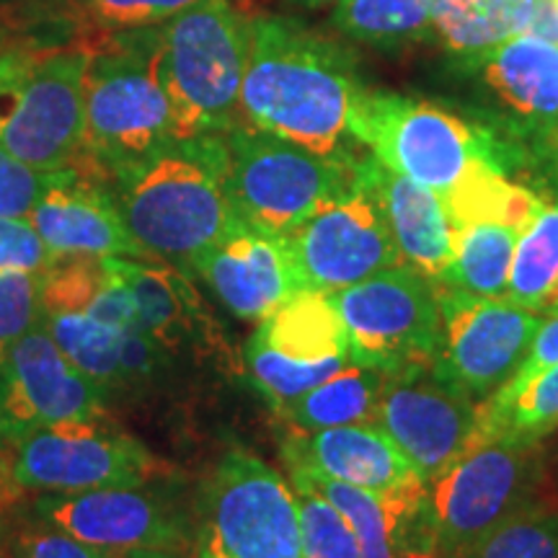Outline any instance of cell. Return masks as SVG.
Listing matches in <instances>:
<instances>
[{
    "mask_svg": "<svg viewBox=\"0 0 558 558\" xmlns=\"http://www.w3.org/2000/svg\"><path fill=\"white\" fill-rule=\"evenodd\" d=\"M522 226L507 220H473L452 228V259L435 288L465 298H507L509 271Z\"/></svg>",
    "mask_w": 558,
    "mask_h": 558,
    "instance_id": "cell-24",
    "label": "cell"
},
{
    "mask_svg": "<svg viewBox=\"0 0 558 558\" xmlns=\"http://www.w3.org/2000/svg\"><path fill=\"white\" fill-rule=\"evenodd\" d=\"M60 177L62 171H39L0 148V218H29Z\"/></svg>",
    "mask_w": 558,
    "mask_h": 558,
    "instance_id": "cell-35",
    "label": "cell"
},
{
    "mask_svg": "<svg viewBox=\"0 0 558 558\" xmlns=\"http://www.w3.org/2000/svg\"><path fill=\"white\" fill-rule=\"evenodd\" d=\"M186 271H194L235 318L251 324L271 316L300 292L284 241L243 220L194 256Z\"/></svg>",
    "mask_w": 558,
    "mask_h": 558,
    "instance_id": "cell-19",
    "label": "cell"
},
{
    "mask_svg": "<svg viewBox=\"0 0 558 558\" xmlns=\"http://www.w3.org/2000/svg\"><path fill=\"white\" fill-rule=\"evenodd\" d=\"M507 298L541 313L558 308V202L543 205L522 230Z\"/></svg>",
    "mask_w": 558,
    "mask_h": 558,
    "instance_id": "cell-28",
    "label": "cell"
},
{
    "mask_svg": "<svg viewBox=\"0 0 558 558\" xmlns=\"http://www.w3.org/2000/svg\"><path fill=\"white\" fill-rule=\"evenodd\" d=\"M160 32L111 34L90 50L83 156L104 173L137 163L173 137V114L158 65Z\"/></svg>",
    "mask_w": 558,
    "mask_h": 558,
    "instance_id": "cell-4",
    "label": "cell"
},
{
    "mask_svg": "<svg viewBox=\"0 0 558 558\" xmlns=\"http://www.w3.org/2000/svg\"><path fill=\"white\" fill-rule=\"evenodd\" d=\"M331 24L344 37L375 47L435 37L427 0H339Z\"/></svg>",
    "mask_w": 558,
    "mask_h": 558,
    "instance_id": "cell-29",
    "label": "cell"
},
{
    "mask_svg": "<svg viewBox=\"0 0 558 558\" xmlns=\"http://www.w3.org/2000/svg\"><path fill=\"white\" fill-rule=\"evenodd\" d=\"M0 558H3V556H0Z\"/></svg>",
    "mask_w": 558,
    "mask_h": 558,
    "instance_id": "cell-45",
    "label": "cell"
},
{
    "mask_svg": "<svg viewBox=\"0 0 558 558\" xmlns=\"http://www.w3.org/2000/svg\"><path fill=\"white\" fill-rule=\"evenodd\" d=\"M111 396L37 326L9 349L0 365V411L5 450L41 427L109 414Z\"/></svg>",
    "mask_w": 558,
    "mask_h": 558,
    "instance_id": "cell-16",
    "label": "cell"
},
{
    "mask_svg": "<svg viewBox=\"0 0 558 558\" xmlns=\"http://www.w3.org/2000/svg\"><path fill=\"white\" fill-rule=\"evenodd\" d=\"M160 78L173 137L226 135L241 124L248 16L230 0H199L158 26Z\"/></svg>",
    "mask_w": 558,
    "mask_h": 558,
    "instance_id": "cell-3",
    "label": "cell"
},
{
    "mask_svg": "<svg viewBox=\"0 0 558 558\" xmlns=\"http://www.w3.org/2000/svg\"><path fill=\"white\" fill-rule=\"evenodd\" d=\"M530 9H533V0H478L473 9L437 21L435 37L450 52L469 58V54L484 52L488 47L520 37Z\"/></svg>",
    "mask_w": 558,
    "mask_h": 558,
    "instance_id": "cell-30",
    "label": "cell"
},
{
    "mask_svg": "<svg viewBox=\"0 0 558 558\" xmlns=\"http://www.w3.org/2000/svg\"><path fill=\"white\" fill-rule=\"evenodd\" d=\"M357 365L349 352L344 324L326 292L300 290L259 320L243 349V367L275 411L311 388Z\"/></svg>",
    "mask_w": 558,
    "mask_h": 558,
    "instance_id": "cell-13",
    "label": "cell"
},
{
    "mask_svg": "<svg viewBox=\"0 0 558 558\" xmlns=\"http://www.w3.org/2000/svg\"><path fill=\"white\" fill-rule=\"evenodd\" d=\"M357 365L396 373L432 365L439 347V298L432 279L416 269L390 267L331 292Z\"/></svg>",
    "mask_w": 558,
    "mask_h": 558,
    "instance_id": "cell-11",
    "label": "cell"
},
{
    "mask_svg": "<svg viewBox=\"0 0 558 558\" xmlns=\"http://www.w3.org/2000/svg\"><path fill=\"white\" fill-rule=\"evenodd\" d=\"M3 458H5V442H3V411H0V471H3Z\"/></svg>",
    "mask_w": 558,
    "mask_h": 558,
    "instance_id": "cell-41",
    "label": "cell"
},
{
    "mask_svg": "<svg viewBox=\"0 0 558 558\" xmlns=\"http://www.w3.org/2000/svg\"><path fill=\"white\" fill-rule=\"evenodd\" d=\"M228 194L246 226L288 235L357 181V156H318L248 124L226 132Z\"/></svg>",
    "mask_w": 558,
    "mask_h": 558,
    "instance_id": "cell-8",
    "label": "cell"
},
{
    "mask_svg": "<svg viewBox=\"0 0 558 558\" xmlns=\"http://www.w3.org/2000/svg\"><path fill=\"white\" fill-rule=\"evenodd\" d=\"M403 558H439V556H403Z\"/></svg>",
    "mask_w": 558,
    "mask_h": 558,
    "instance_id": "cell-44",
    "label": "cell"
},
{
    "mask_svg": "<svg viewBox=\"0 0 558 558\" xmlns=\"http://www.w3.org/2000/svg\"><path fill=\"white\" fill-rule=\"evenodd\" d=\"M439 347L432 369L476 403L518 378L546 313L509 298H465L437 290Z\"/></svg>",
    "mask_w": 558,
    "mask_h": 558,
    "instance_id": "cell-12",
    "label": "cell"
},
{
    "mask_svg": "<svg viewBox=\"0 0 558 558\" xmlns=\"http://www.w3.org/2000/svg\"><path fill=\"white\" fill-rule=\"evenodd\" d=\"M282 241L298 290L326 295L403 264L378 202L360 177L352 190L324 202Z\"/></svg>",
    "mask_w": 558,
    "mask_h": 558,
    "instance_id": "cell-14",
    "label": "cell"
},
{
    "mask_svg": "<svg viewBox=\"0 0 558 558\" xmlns=\"http://www.w3.org/2000/svg\"><path fill=\"white\" fill-rule=\"evenodd\" d=\"M54 262L29 218H0V275L45 271Z\"/></svg>",
    "mask_w": 558,
    "mask_h": 558,
    "instance_id": "cell-37",
    "label": "cell"
},
{
    "mask_svg": "<svg viewBox=\"0 0 558 558\" xmlns=\"http://www.w3.org/2000/svg\"><path fill=\"white\" fill-rule=\"evenodd\" d=\"M300 5H326V3H339V0H292Z\"/></svg>",
    "mask_w": 558,
    "mask_h": 558,
    "instance_id": "cell-42",
    "label": "cell"
},
{
    "mask_svg": "<svg viewBox=\"0 0 558 558\" xmlns=\"http://www.w3.org/2000/svg\"><path fill=\"white\" fill-rule=\"evenodd\" d=\"M41 279L45 271L0 275V365L9 349L41 324Z\"/></svg>",
    "mask_w": 558,
    "mask_h": 558,
    "instance_id": "cell-34",
    "label": "cell"
},
{
    "mask_svg": "<svg viewBox=\"0 0 558 558\" xmlns=\"http://www.w3.org/2000/svg\"><path fill=\"white\" fill-rule=\"evenodd\" d=\"M465 558H558V509L533 501Z\"/></svg>",
    "mask_w": 558,
    "mask_h": 558,
    "instance_id": "cell-33",
    "label": "cell"
},
{
    "mask_svg": "<svg viewBox=\"0 0 558 558\" xmlns=\"http://www.w3.org/2000/svg\"><path fill=\"white\" fill-rule=\"evenodd\" d=\"M365 90L344 45L300 19L248 16L241 124L318 156H349L352 117Z\"/></svg>",
    "mask_w": 558,
    "mask_h": 558,
    "instance_id": "cell-1",
    "label": "cell"
},
{
    "mask_svg": "<svg viewBox=\"0 0 558 558\" xmlns=\"http://www.w3.org/2000/svg\"><path fill=\"white\" fill-rule=\"evenodd\" d=\"M284 458L288 465H303L326 478L375 494L396 492L418 478L399 445L375 422L318 432L292 429L284 439Z\"/></svg>",
    "mask_w": 558,
    "mask_h": 558,
    "instance_id": "cell-22",
    "label": "cell"
},
{
    "mask_svg": "<svg viewBox=\"0 0 558 558\" xmlns=\"http://www.w3.org/2000/svg\"><path fill=\"white\" fill-rule=\"evenodd\" d=\"M41 326L50 331L73 365L94 378L109 396L128 393L124 333L81 311H41Z\"/></svg>",
    "mask_w": 558,
    "mask_h": 558,
    "instance_id": "cell-27",
    "label": "cell"
},
{
    "mask_svg": "<svg viewBox=\"0 0 558 558\" xmlns=\"http://www.w3.org/2000/svg\"><path fill=\"white\" fill-rule=\"evenodd\" d=\"M199 0H75L73 24L96 37L153 29Z\"/></svg>",
    "mask_w": 558,
    "mask_h": 558,
    "instance_id": "cell-32",
    "label": "cell"
},
{
    "mask_svg": "<svg viewBox=\"0 0 558 558\" xmlns=\"http://www.w3.org/2000/svg\"><path fill=\"white\" fill-rule=\"evenodd\" d=\"M226 135L171 137L111 173V194L145 259L190 267L239 226L228 194Z\"/></svg>",
    "mask_w": 558,
    "mask_h": 558,
    "instance_id": "cell-2",
    "label": "cell"
},
{
    "mask_svg": "<svg viewBox=\"0 0 558 558\" xmlns=\"http://www.w3.org/2000/svg\"><path fill=\"white\" fill-rule=\"evenodd\" d=\"M357 177L378 202L401 262L437 282L452 259V226L442 199L383 166L373 153L357 158Z\"/></svg>",
    "mask_w": 558,
    "mask_h": 558,
    "instance_id": "cell-21",
    "label": "cell"
},
{
    "mask_svg": "<svg viewBox=\"0 0 558 558\" xmlns=\"http://www.w3.org/2000/svg\"><path fill=\"white\" fill-rule=\"evenodd\" d=\"M554 429H558V362L533 378L507 383L492 399L478 403L476 437L538 442Z\"/></svg>",
    "mask_w": 558,
    "mask_h": 558,
    "instance_id": "cell-26",
    "label": "cell"
},
{
    "mask_svg": "<svg viewBox=\"0 0 558 558\" xmlns=\"http://www.w3.org/2000/svg\"><path fill=\"white\" fill-rule=\"evenodd\" d=\"M375 424L429 484L473 442L478 403L439 380L432 365H409L386 375Z\"/></svg>",
    "mask_w": 558,
    "mask_h": 558,
    "instance_id": "cell-17",
    "label": "cell"
},
{
    "mask_svg": "<svg viewBox=\"0 0 558 558\" xmlns=\"http://www.w3.org/2000/svg\"><path fill=\"white\" fill-rule=\"evenodd\" d=\"M153 484L156 481L39 494L34 512L39 520L109 554L156 550L179 556L192 543V512H184L177 499Z\"/></svg>",
    "mask_w": 558,
    "mask_h": 558,
    "instance_id": "cell-15",
    "label": "cell"
},
{
    "mask_svg": "<svg viewBox=\"0 0 558 558\" xmlns=\"http://www.w3.org/2000/svg\"><path fill=\"white\" fill-rule=\"evenodd\" d=\"M11 554L13 558H117V554L88 546L45 520L21 527L11 541Z\"/></svg>",
    "mask_w": 558,
    "mask_h": 558,
    "instance_id": "cell-36",
    "label": "cell"
},
{
    "mask_svg": "<svg viewBox=\"0 0 558 558\" xmlns=\"http://www.w3.org/2000/svg\"><path fill=\"white\" fill-rule=\"evenodd\" d=\"M88 47L0 54V148L39 171L73 169L86 135Z\"/></svg>",
    "mask_w": 558,
    "mask_h": 558,
    "instance_id": "cell-7",
    "label": "cell"
},
{
    "mask_svg": "<svg viewBox=\"0 0 558 558\" xmlns=\"http://www.w3.org/2000/svg\"><path fill=\"white\" fill-rule=\"evenodd\" d=\"M522 37H535L558 45V0H533Z\"/></svg>",
    "mask_w": 558,
    "mask_h": 558,
    "instance_id": "cell-38",
    "label": "cell"
},
{
    "mask_svg": "<svg viewBox=\"0 0 558 558\" xmlns=\"http://www.w3.org/2000/svg\"><path fill=\"white\" fill-rule=\"evenodd\" d=\"M128 284L137 320L173 362L233 367L235 357L192 277L166 262L107 259Z\"/></svg>",
    "mask_w": 558,
    "mask_h": 558,
    "instance_id": "cell-18",
    "label": "cell"
},
{
    "mask_svg": "<svg viewBox=\"0 0 558 558\" xmlns=\"http://www.w3.org/2000/svg\"><path fill=\"white\" fill-rule=\"evenodd\" d=\"M124 558H179L173 554H156V550H137V554H122Z\"/></svg>",
    "mask_w": 558,
    "mask_h": 558,
    "instance_id": "cell-40",
    "label": "cell"
},
{
    "mask_svg": "<svg viewBox=\"0 0 558 558\" xmlns=\"http://www.w3.org/2000/svg\"><path fill=\"white\" fill-rule=\"evenodd\" d=\"M550 140H554V145H556V173H558V130L550 135Z\"/></svg>",
    "mask_w": 558,
    "mask_h": 558,
    "instance_id": "cell-43",
    "label": "cell"
},
{
    "mask_svg": "<svg viewBox=\"0 0 558 558\" xmlns=\"http://www.w3.org/2000/svg\"><path fill=\"white\" fill-rule=\"evenodd\" d=\"M192 558H303L298 494L254 452L233 448L202 478Z\"/></svg>",
    "mask_w": 558,
    "mask_h": 558,
    "instance_id": "cell-6",
    "label": "cell"
},
{
    "mask_svg": "<svg viewBox=\"0 0 558 558\" xmlns=\"http://www.w3.org/2000/svg\"><path fill=\"white\" fill-rule=\"evenodd\" d=\"M386 375L388 373L375 367L349 365L333 378L311 388L300 399L279 407L277 414L295 432H318L375 422Z\"/></svg>",
    "mask_w": 558,
    "mask_h": 558,
    "instance_id": "cell-25",
    "label": "cell"
},
{
    "mask_svg": "<svg viewBox=\"0 0 558 558\" xmlns=\"http://www.w3.org/2000/svg\"><path fill=\"white\" fill-rule=\"evenodd\" d=\"M298 494L300 546L303 558H360V543L339 507L303 478L290 476Z\"/></svg>",
    "mask_w": 558,
    "mask_h": 558,
    "instance_id": "cell-31",
    "label": "cell"
},
{
    "mask_svg": "<svg viewBox=\"0 0 558 558\" xmlns=\"http://www.w3.org/2000/svg\"><path fill=\"white\" fill-rule=\"evenodd\" d=\"M352 137L442 202L484 173H507L492 132L416 96L365 90L352 117Z\"/></svg>",
    "mask_w": 558,
    "mask_h": 558,
    "instance_id": "cell-5",
    "label": "cell"
},
{
    "mask_svg": "<svg viewBox=\"0 0 558 558\" xmlns=\"http://www.w3.org/2000/svg\"><path fill=\"white\" fill-rule=\"evenodd\" d=\"M3 469L13 488L34 494L140 486L163 473L160 460L107 416L32 432L5 450Z\"/></svg>",
    "mask_w": 558,
    "mask_h": 558,
    "instance_id": "cell-10",
    "label": "cell"
},
{
    "mask_svg": "<svg viewBox=\"0 0 558 558\" xmlns=\"http://www.w3.org/2000/svg\"><path fill=\"white\" fill-rule=\"evenodd\" d=\"M427 3H429V13H432V24H437V21H445V19L456 16V13L473 9L478 0H427Z\"/></svg>",
    "mask_w": 558,
    "mask_h": 558,
    "instance_id": "cell-39",
    "label": "cell"
},
{
    "mask_svg": "<svg viewBox=\"0 0 558 558\" xmlns=\"http://www.w3.org/2000/svg\"><path fill=\"white\" fill-rule=\"evenodd\" d=\"M538 442L476 437L427 484V520L439 558H465L533 505Z\"/></svg>",
    "mask_w": 558,
    "mask_h": 558,
    "instance_id": "cell-9",
    "label": "cell"
},
{
    "mask_svg": "<svg viewBox=\"0 0 558 558\" xmlns=\"http://www.w3.org/2000/svg\"><path fill=\"white\" fill-rule=\"evenodd\" d=\"M514 130H558V45L512 37L465 58Z\"/></svg>",
    "mask_w": 558,
    "mask_h": 558,
    "instance_id": "cell-23",
    "label": "cell"
},
{
    "mask_svg": "<svg viewBox=\"0 0 558 558\" xmlns=\"http://www.w3.org/2000/svg\"><path fill=\"white\" fill-rule=\"evenodd\" d=\"M29 220L54 259H145L143 248L124 226L109 186L86 179L75 166L62 171L32 209Z\"/></svg>",
    "mask_w": 558,
    "mask_h": 558,
    "instance_id": "cell-20",
    "label": "cell"
}]
</instances>
